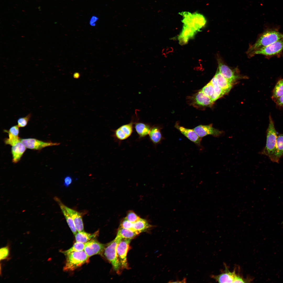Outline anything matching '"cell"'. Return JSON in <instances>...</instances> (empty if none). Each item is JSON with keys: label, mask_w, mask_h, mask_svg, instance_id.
<instances>
[{"label": "cell", "mask_w": 283, "mask_h": 283, "mask_svg": "<svg viewBox=\"0 0 283 283\" xmlns=\"http://www.w3.org/2000/svg\"><path fill=\"white\" fill-rule=\"evenodd\" d=\"M9 255V248L8 246L1 248L0 249V260H3L8 258Z\"/></svg>", "instance_id": "cell-33"}, {"label": "cell", "mask_w": 283, "mask_h": 283, "mask_svg": "<svg viewBox=\"0 0 283 283\" xmlns=\"http://www.w3.org/2000/svg\"><path fill=\"white\" fill-rule=\"evenodd\" d=\"M148 135L150 140L155 145L159 143L162 138L159 128L156 126L151 127Z\"/></svg>", "instance_id": "cell-24"}, {"label": "cell", "mask_w": 283, "mask_h": 283, "mask_svg": "<svg viewBox=\"0 0 283 283\" xmlns=\"http://www.w3.org/2000/svg\"><path fill=\"white\" fill-rule=\"evenodd\" d=\"M85 243L79 242H76L73 246L69 249L61 252L66 256L68 254L73 252H79L84 250Z\"/></svg>", "instance_id": "cell-28"}, {"label": "cell", "mask_w": 283, "mask_h": 283, "mask_svg": "<svg viewBox=\"0 0 283 283\" xmlns=\"http://www.w3.org/2000/svg\"><path fill=\"white\" fill-rule=\"evenodd\" d=\"M283 156V134L277 136L273 153L269 158L273 162L279 163Z\"/></svg>", "instance_id": "cell-15"}, {"label": "cell", "mask_w": 283, "mask_h": 283, "mask_svg": "<svg viewBox=\"0 0 283 283\" xmlns=\"http://www.w3.org/2000/svg\"><path fill=\"white\" fill-rule=\"evenodd\" d=\"M126 218L133 223L137 221L140 218L139 216L132 211H130L128 212Z\"/></svg>", "instance_id": "cell-34"}, {"label": "cell", "mask_w": 283, "mask_h": 283, "mask_svg": "<svg viewBox=\"0 0 283 283\" xmlns=\"http://www.w3.org/2000/svg\"><path fill=\"white\" fill-rule=\"evenodd\" d=\"M131 239L122 238L117 245L116 248L117 255L121 268L128 269L127 260V254L129 248Z\"/></svg>", "instance_id": "cell-7"}, {"label": "cell", "mask_w": 283, "mask_h": 283, "mask_svg": "<svg viewBox=\"0 0 283 283\" xmlns=\"http://www.w3.org/2000/svg\"><path fill=\"white\" fill-rule=\"evenodd\" d=\"M134 127L140 138H144L148 135L151 128L149 124L142 122L136 123Z\"/></svg>", "instance_id": "cell-22"}, {"label": "cell", "mask_w": 283, "mask_h": 283, "mask_svg": "<svg viewBox=\"0 0 283 283\" xmlns=\"http://www.w3.org/2000/svg\"><path fill=\"white\" fill-rule=\"evenodd\" d=\"M122 239L116 236L113 240L106 246L103 252L105 256L111 263L114 269L118 274L119 273L121 267L118 258L116 248L118 244Z\"/></svg>", "instance_id": "cell-4"}, {"label": "cell", "mask_w": 283, "mask_h": 283, "mask_svg": "<svg viewBox=\"0 0 283 283\" xmlns=\"http://www.w3.org/2000/svg\"><path fill=\"white\" fill-rule=\"evenodd\" d=\"M277 133L274 123L271 115L269 116V124L266 131V142L265 146L260 154L266 155L269 158L273 154L277 137Z\"/></svg>", "instance_id": "cell-3"}, {"label": "cell", "mask_w": 283, "mask_h": 283, "mask_svg": "<svg viewBox=\"0 0 283 283\" xmlns=\"http://www.w3.org/2000/svg\"><path fill=\"white\" fill-rule=\"evenodd\" d=\"M283 50V37L266 47L252 52L249 55L251 56L256 55H262L270 57L280 55Z\"/></svg>", "instance_id": "cell-6"}, {"label": "cell", "mask_w": 283, "mask_h": 283, "mask_svg": "<svg viewBox=\"0 0 283 283\" xmlns=\"http://www.w3.org/2000/svg\"><path fill=\"white\" fill-rule=\"evenodd\" d=\"M283 95V78H280L276 82L272 92V100Z\"/></svg>", "instance_id": "cell-27"}, {"label": "cell", "mask_w": 283, "mask_h": 283, "mask_svg": "<svg viewBox=\"0 0 283 283\" xmlns=\"http://www.w3.org/2000/svg\"><path fill=\"white\" fill-rule=\"evenodd\" d=\"M99 233V230L93 233H88L84 231L78 232L75 235V240L76 242L85 243L94 239L98 235Z\"/></svg>", "instance_id": "cell-21"}, {"label": "cell", "mask_w": 283, "mask_h": 283, "mask_svg": "<svg viewBox=\"0 0 283 283\" xmlns=\"http://www.w3.org/2000/svg\"><path fill=\"white\" fill-rule=\"evenodd\" d=\"M152 227L145 219L140 218L137 221L133 223V230L139 233L144 231Z\"/></svg>", "instance_id": "cell-25"}, {"label": "cell", "mask_w": 283, "mask_h": 283, "mask_svg": "<svg viewBox=\"0 0 283 283\" xmlns=\"http://www.w3.org/2000/svg\"><path fill=\"white\" fill-rule=\"evenodd\" d=\"M186 279L185 277H184V279L182 281H179V280L176 281H170L168 282L170 283H182V282H186Z\"/></svg>", "instance_id": "cell-40"}, {"label": "cell", "mask_w": 283, "mask_h": 283, "mask_svg": "<svg viewBox=\"0 0 283 283\" xmlns=\"http://www.w3.org/2000/svg\"><path fill=\"white\" fill-rule=\"evenodd\" d=\"M201 90L205 95L209 97L214 91L213 86L210 82L204 86Z\"/></svg>", "instance_id": "cell-31"}, {"label": "cell", "mask_w": 283, "mask_h": 283, "mask_svg": "<svg viewBox=\"0 0 283 283\" xmlns=\"http://www.w3.org/2000/svg\"><path fill=\"white\" fill-rule=\"evenodd\" d=\"M193 129L198 136L201 138L209 135L218 137L222 135L223 133L222 131L213 127L211 124L199 125Z\"/></svg>", "instance_id": "cell-10"}, {"label": "cell", "mask_w": 283, "mask_h": 283, "mask_svg": "<svg viewBox=\"0 0 283 283\" xmlns=\"http://www.w3.org/2000/svg\"><path fill=\"white\" fill-rule=\"evenodd\" d=\"M283 34L274 30H266L262 34L255 42L251 46L248 51V53L266 47L281 39Z\"/></svg>", "instance_id": "cell-1"}, {"label": "cell", "mask_w": 283, "mask_h": 283, "mask_svg": "<svg viewBox=\"0 0 283 283\" xmlns=\"http://www.w3.org/2000/svg\"><path fill=\"white\" fill-rule=\"evenodd\" d=\"M132 122L123 125L115 130L113 134V137L119 140H123L129 138L133 132Z\"/></svg>", "instance_id": "cell-11"}, {"label": "cell", "mask_w": 283, "mask_h": 283, "mask_svg": "<svg viewBox=\"0 0 283 283\" xmlns=\"http://www.w3.org/2000/svg\"><path fill=\"white\" fill-rule=\"evenodd\" d=\"M106 246L105 244L93 239L85 243L84 251L89 257L94 255L102 254Z\"/></svg>", "instance_id": "cell-8"}, {"label": "cell", "mask_w": 283, "mask_h": 283, "mask_svg": "<svg viewBox=\"0 0 283 283\" xmlns=\"http://www.w3.org/2000/svg\"><path fill=\"white\" fill-rule=\"evenodd\" d=\"M65 207L71 217L77 231H83L84 228L82 213L65 205Z\"/></svg>", "instance_id": "cell-14"}, {"label": "cell", "mask_w": 283, "mask_h": 283, "mask_svg": "<svg viewBox=\"0 0 283 283\" xmlns=\"http://www.w3.org/2000/svg\"><path fill=\"white\" fill-rule=\"evenodd\" d=\"M210 82L213 86L214 92L219 95L220 97L225 94L220 87L217 79L216 77L214 76Z\"/></svg>", "instance_id": "cell-29"}, {"label": "cell", "mask_w": 283, "mask_h": 283, "mask_svg": "<svg viewBox=\"0 0 283 283\" xmlns=\"http://www.w3.org/2000/svg\"><path fill=\"white\" fill-rule=\"evenodd\" d=\"M275 103L276 107L279 108H283V95L273 100Z\"/></svg>", "instance_id": "cell-37"}, {"label": "cell", "mask_w": 283, "mask_h": 283, "mask_svg": "<svg viewBox=\"0 0 283 283\" xmlns=\"http://www.w3.org/2000/svg\"><path fill=\"white\" fill-rule=\"evenodd\" d=\"M192 99L193 105L198 107L210 106L213 104L210 98L205 95L201 90L196 93Z\"/></svg>", "instance_id": "cell-12"}, {"label": "cell", "mask_w": 283, "mask_h": 283, "mask_svg": "<svg viewBox=\"0 0 283 283\" xmlns=\"http://www.w3.org/2000/svg\"><path fill=\"white\" fill-rule=\"evenodd\" d=\"M225 271L218 275H212L211 277L220 283H233L237 274L235 269L233 272H230L226 268Z\"/></svg>", "instance_id": "cell-17"}, {"label": "cell", "mask_w": 283, "mask_h": 283, "mask_svg": "<svg viewBox=\"0 0 283 283\" xmlns=\"http://www.w3.org/2000/svg\"><path fill=\"white\" fill-rule=\"evenodd\" d=\"M175 127L189 140L197 145H200L201 138L198 136L193 129L187 128L177 124L175 125Z\"/></svg>", "instance_id": "cell-13"}, {"label": "cell", "mask_w": 283, "mask_h": 283, "mask_svg": "<svg viewBox=\"0 0 283 283\" xmlns=\"http://www.w3.org/2000/svg\"><path fill=\"white\" fill-rule=\"evenodd\" d=\"M218 69L223 76L230 82L232 83L238 77L235 73L234 71L229 67L222 63L220 60H218Z\"/></svg>", "instance_id": "cell-16"}, {"label": "cell", "mask_w": 283, "mask_h": 283, "mask_svg": "<svg viewBox=\"0 0 283 283\" xmlns=\"http://www.w3.org/2000/svg\"><path fill=\"white\" fill-rule=\"evenodd\" d=\"M8 133L18 136L19 133V127L18 125H14L11 127L8 131L6 130Z\"/></svg>", "instance_id": "cell-36"}, {"label": "cell", "mask_w": 283, "mask_h": 283, "mask_svg": "<svg viewBox=\"0 0 283 283\" xmlns=\"http://www.w3.org/2000/svg\"><path fill=\"white\" fill-rule=\"evenodd\" d=\"M72 181V179L71 176H67L64 178V185L67 188L69 187L71 184Z\"/></svg>", "instance_id": "cell-38"}, {"label": "cell", "mask_w": 283, "mask_h": 283, "mask_svg": "<svg viewBox=\"0 0 283 283\" xmlns=\"http://www.w3.org/2000/svg\"><path fill=\"white\" fill-rule=\"evenodd\" d=\"M182 15L183 17L182 22L184 25L192 28L196 31L203 26L206 23L205 18L200 14L184 12Z\"/></svg>", "instance_id": "cell-5"}, {"label": "cell", "mask_w": 283, "mask_h": 283, "mask_svg": "<svg viewBox=\"0 0 283 283\" xmlns=\"http://www.w3.org/2000/svg\"><path fill=\"white\" fill-rule=\"evenodd\" d=\"M98 18L95 16H92L91 19L90 21V24L92 26H94L95 25V22L98 20Z\"/></svg>", "instance_id": "cell-39"}, {"label": "cell", "mask_w": 283, "mask_h": 283, "mask_svg": "<svg viewBox=\"0 0 283 283\" xmlns=\"http://www.w3.org/2000/svg\"><path fill=\"white\" fill-rule=\"evenodd\" d=\"M120 227L134 230L133 223L128 220L126 218H124L121 222Z\"/></svg>", "instance_id": "cell-35"}, {"label": "cell", "mask_w": 283, "mask_h": 283, "mask_svg": "<svg viewBox=\"0 0 283 283\" xmlns=\"http://www.w3.org/2000/svg\"><path fill=\"white\" fill-rule=\"evenodd\" d=\"M63 270L65 271H73L88 262L89 257L84 251L71 253L67 255Z\"/></svg>", "instance_id": "cell-2"}, {"label": "cell", "mask_w": 283, "mask_h": 283, "mask_svg": "<svg viewBox=\"0 0 283 283\" xmlns=\"http://www.w3.org/2000/svg\"><path fill=\"white\" fill-rule=\"evenodd\" d=\"M215 76L217 79L220 87L225 94L228 92L232 88V83L229 82L223 76L220 72L218 68Z\"/></svg>", "instance_id": "cell-20"}, {"label": "cell", "mask_w": 283, "mask_h": 283, "mask_svg": "<svg viewBox=\"0 0 283 283\" xmlns=\"http://www.w3.org/2000/svg\"><path fill=\"white\" fill-rule=\"evenodd\" d=\"M139 233L137 231L119 227L117 236L122 238L131 239Z\"/></svg>", "instance_id": "cell-26"}, {"label": "cell", "mask_w": 283, "mask_h": 283, "mask_svg": "<svg viewBox=\"0 0 283 283\" xmlns=\"http://www.w3.org/2000/svg\"><path fill=\"white\" fill-rule=\"evenodd\" d=\"M74 76H75V78L78 77V76H79V74L78 73H76L74 74Z\"/></svg>", "instance_id": "cell-41"}, {"label": "cell", "mask_w": 283, "mask_h": 283, "mask_svg": "<svg viewBox=\"0 0 283 283\" xmlns=\"http://www.w3.org/2000/svg\"><path fill=\"white\" fill-rule=\"evenodd\" d=\"M195 32L196 31L192 28L184 25L182 33L179 37L180 43H186L189 38L193 36Z\"/></svg>", "instance_id": "cell-23"}, {"label": "cell", "mask_w": 283, "mask_h": 283, "mask_svg": "<svg viewBox=\"0 0 283 283\" xmlns=\"http://www.w3.org/2000/svg\"><path fill=\"white\" fill-rule=\"evenodd\" d=\"M54 199L58 204L69 226L72 233L75 235L77 233V231L71 217L65 208V205L57 197H55Z\"/></svg>", "instance_id": "cell-19"}, {"label": "cell", "mask_w": 283, "mask_h": 283, "mask_svg": "<svg viewBox=\"0 0 283 283\" xmlns=\"http://www.w3.org/2000/svg\"><path fill=\"white\" fill-rule=\"evenodd\" d=\"M9 138L5 139V144L9 145L12 146L15 144L20 140L18 136H15L10 134L8 133Z\"/></svg>", "instance_id": "cell-30"}, {"label": "cell", "mask_w": 283, "mask_h": 283, "mask_svg": "<svg viewBox=\"0 0 283 283\" xmlns=\"http://www.w3.org/2000/svg\"><path fill=\"white\" fill-rule=\"evenodd\" d=\"M31 114L29 113L26 116L19 118L17 120L18 125L19 127H23L27 124L31 117Z\"/></svg>", "instance_id": "cell-32"}, {"label": "cell", "mask_w": 283, "mask_h": 283, "mask_svg": "<svg viewBox=\"0 0 283 283\" xmlns=\"http://www.w3.org/2000/svg\"><path fill=\"white\" fill-rule=\"evenodd\" d=\"M26 148L20 140L12 146L11 152L13 163H16L19 161L25 151Z\"/></svg>", "instance_id": "cell-18"}, {"label": "cell", "mask_w": 283, "mask_h": 283, "mask_svg": "<svg viewBox=\"0 0 283 283\" xmlns=\"http://www.w3.org/2000/svg\"><path fill=\"white\" fill-rule=\"evenodd\" d=\"M21 142L27 148L39 150L51 146L58 145L60 143L52 142H45L34 138L20 139Z\"/></svg>", "instance_id": "cell-9"}]
</instances>
